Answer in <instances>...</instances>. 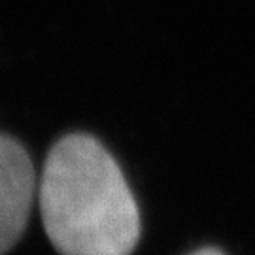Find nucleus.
<instances>
[{
  "label": "nucleus",
  "instance_id": "nucleus-1",
  "mask_svg": "<svg viewBox=\"0 0 255 255\" xmlns=\"http://www.w3.org/2000/svg\"><path fill=\"white\" fill-rule=\"evenodd\" d=\"M38 204L61 255H130L140 240L134 195L116 159L89 134H66L49 149Z\"/></svg>",
  "mask_w": 255,
  "mask_h": 255
},
{
  "label": "nucleus",
  "instance_id": "nucleus-2",
  "mask_svg": "<svg viewBox=\"0 0 255 255\" xmlns=\"http://www.w3.org/2000/svg\"><path fill=\"white\" fill-rule=\"evenodd\" d=\"M36 178L27 149L0 134V255L17 244L27 227Z\"/></svg>",
  "mask_w": 255,
  "mask_h": 255
},
{
  "label": "nucleus",
  "instance_id": "nucleus-3",
  "mask_svg": "<svg viewBox=\"0 0 255 255\" xmlns=\"http://www.w3.org/2000/svg\"><path fill=\"white\" fill-rule=\"evenodd\" d=\"M189 255H225V254L221 250H218V248H201V250H195Z\"/></svg>",
  "mask_w": 255,
  "mask_h": 255
}]
</instances>
